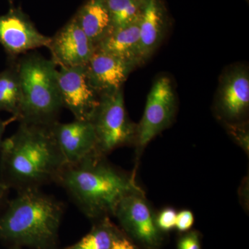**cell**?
Returning a JSON list of instances; mask_svg holds the SVG:
<instances>
[{
  "mask_svg": "<svg viewBox=\"0 0 249 249\" xmlns=\"http://www.w3.org/2000/svg\"><path fill=\"white\" fill-rule=\"evenodd\" d=\"M52 124L19 122L14 134L3 140L0 147L1 184L20 191L38 188L58 179L65 165Z\"/></svg>",
  "mask_w": 249,
  "mask_h": 249,
  "instance_id": "1",
  "label": "cell"
},
{
  "mask_svg": "<svg viewBox=\"0 0 249 249\" xmlns=\"http://www.w3.org/2000/svg\"><path fill=\"white\" fill-rule=\"evenodd\" d=\"M63 209L38 188L20 190L0 215V240L11 248L58 249Z\"/></svg>",
  "mask_w": 249,
  "mask_h": 249,
  "instance_id": "2",
  "label": "cell"
},
{
  "mask_svg": "<svg viewBox=\"0 0 249 249\" xmlns=\"http://www.w3.org/2000/svg\"><path fill=\"white\" fill-rule=\"evenodd\" d=\"M58 180L90 218L114 214L124 196L142 191L132 178L103 162L101 156L65 167Z\"/></svg>",
  "mask_w": 249,
  "mask_h": 249,
  "instance_id": "3",
  "label": "cell"
},
{
  "mask_svg": "<svg viewBox=\"0 0 249 249\" xmlns=\"http://www.w3.org/2000/svg\"><path fill=\"white\" fill-rule=\"evenodd\" d=\"M15 62L22 89V106L18 121L45 124L57 121L63 107L57 65L52 59L37 53L24 54Z\"/></svg>",
  "mask_w": 249,
  "mask_h": 249,
  "instance_id": "4",
  "label": "cell"
},
{
  "mask_svg": "<svg viewBox=\"0 0 249 249\" xmlns=\"http://www.w3.org/2000/svg\"><path fill=\"white\" fill-rule=\"evenodd\" d=\"M91 121L96 132L97 152L101 157L135 142L137 125L127 116L123 89L101 95Z\"/></svg>",
  "mask_w": 249,
  "mask_h": 249,
  "instance_id": "5",
  "label": "cell"
},
{
  "mask_svg": "<svg viewBox=\"0 0 249 249\" xmlns=\"http://www.w3.org/2000/svg\"><path fill=\"white\" fill-rule=\"evenodd\" d=\"M178 107L173 82L168 76L159 77L147 95L142 120L137 125L135 142L140 148L171 124Z\"/></svg>",
  "mask_w": 249,
  "mask_h": 249,
  "instance_id": "6",
  "label": "cell"
},
{
  "mask_svg": "<svg viewBox=\"0 0 249 249\" xmlns=\"http://www.w3.org/2000/svg\"><path fill=\"white\" fill-rule=\"evenodd\" d=\"M214 109L224 123H242L249 109L248 67L235 64L227 67L219 78Z\"/></svg>",
  "mask_w": 249,
  "mask_h": 249,
  "instance_id": "7",
  "label": "cell"
},
{
  "mask_svg": "<svg viewBox=\"0 0 249 249\" xmlns=\"http://www.w3.org/2000/svg\"><path fill=\"white\" fill-rule=\"evenodd\" d=\"M58 83L63 107L76 120L92 121L101 96L89 83L85 66L60 67Z\"/></svg>",
  "mask_w": 249,
  "mask_h": 249,
  "instance_id": "8",
  "label": "cell"
},
{
  "mask_svg": "<svg viewBox=\"0 0 249 249\" xmlns=\"http://www.w3.org/2000/svg\"><path fill=\"white\" fill-rule=\"evenodd\" d=\"M50 40L21 9L12 8L0 16V45L12 60L30 51L48 47Z\"/></svg>",
  "mask_w": 249,
  "mask_h": 249,
  "instance_id": "9",
  "label": "cell"
},
{
  "mask_svg": "<svg viewBox=\"0 0 249 249\" xmlns=\"http://www.w3.org/2000/svg\"><path fill=\"white\" fill-rule=\"evenodd\" d=\"M51 127L65 167L100 156L92 121L75 119L68 124L55 121Z\"/></svg>",
  "mask_w": 249,
  "mask_h": 249,
  "instance_id": "10",
  "label": "cell"
},
{
  "mask_svg": "<svg viewBox=\"0 0 249 249\" xmlns=\"http://www.w3.org/2000/svg\"><path fill=\"white\" fill-rule=\"evenodd\" d=\"M47 48L52 60L60 67L86 66L96 51L74 16L51 37Z\"/></svg>",
  "mask_w": 249,
  "mask_h": 249,
  "instance_id": "11",
  "label": "cell"
},
{
  "mask_svg": "<svg viewBox=\"0 0 249 249\" xmlns=\"http://www.w3.org/2000/svg\"><path fill=\"white\" fill-rule=\"evenodd\" d=\"M114 215L123 227L142 243L149 247L158 244V228L142 191L124 196L118 205Z\"/></svg>",
  "mask_w": 249,
  "mask_h": 249,
  "instance_id": "12",
  "label": "cell"
},
{
  "mask_svg": "<svg viewBox=\"0 0 249 249\" xmlns=\"http://www.w3.org/2000/svg\"><path fill=\"white\" fill-rule=\"evenodd\" d=\"M137 67L133 62L98 50L85 66L89 83L100 96L123 89Z\"/></svg>",
  "mask_w": 249,
  "mask_h": 249,
  "instance_id": "13",
  "label": "cell"
},
{
  "mask_svg": "<svg viewBox=\"0 0 249 249\" xmlns=\"http://www.w3.org/2000/svg\"><path fill=\"white\" fill-rule=\"evenodd\" d=\"M169 24L163 0H147L139 24V65L145 63L159 48Z\"/></svg>",
  "mask_w": 249,
  "mask_h": 249,
  "instance_id": "14",
  "label": "cell"
},
{
  "mask_svg": "<svg viewBox=\"0 0 249 249\" xmlns=\"http://www.w3.org/2000/svg\"><path fill=\"white\" fill-rule=\"evenodd\" d=\"M74 17L95 47L112 31L110 15L104 0H87Z\"/></svg>",
  "mask_w": 249,
  "mask_h": 249,
  "instance_id": "15",
  "label": "cell"
},
{
  "mask_svg": "<svg viewBox=\"0 0 249 249\" xmlns=\"http://www.w3.org/2000/svg\"><path fill=\"white\" fill-rule=\"evenodd\" d=\"M141 19V18H140ZM137 22L114 29L96 47V50L139 65V24Z\"/></svg>",
  "mask_w": 249,
  "mask_h": 249,
  "instance_id": "16",
  "label": "cell"
},
{
  "mask_svg": "<svg viewBox=\"0 0 249 249\" xmlns=\"http://www.w3.org/2000/svg\"><path fill=\"white\" fill-rule=\"evenodd\" d=\"M22 89L15 60L4 71L0 72V111H7L16 118L20 114Z\"/></svg>",
  "mask_w": 249,
  "mask_h": 249,
  "instance_id": "17",
  "label": "cell"
},
{
  "mask_svg": "<svg viewBox=\"0 0 249 249\" xmlns=\"http://www.w3.org/2000/svg\"><path fill=\"white\" fill-rule=\"evenodd\" d=\"M110 15L112 31L137 22L147 0H104Z\"/></svg>",
  "mask_w": 249,
  "mask_h": 249,
  "instance_id": "18",
  "label": "cell"
},
{
  "mask_svg": "<svg viewBox=\"0 0 249 249\" xmlns=\"http://www.w3.org/2000/svg\"><path fill=\"white\" fill-rule=\"evenodd\" d=\"M116 234L110 223L105 219L78 242L65 249H110Z\"/></svg>",
  "mask_w": 249,
  "mask_h": 249,
  "instance_id": "19",
  "label": "cell"
},
{
  "mask_svg": "<svg viewBox=\"0 0 249 249\" xmlns=\"http://www.w3.org/2000/svg\"><path fill=\"white\" fill-rule=\"evenodd\" d=\"M229 132L237 142L245 148L249 146V131L247 125L242 123H224Z\"/></svg>",
  "mask_w": 249,
  "mask_h": 249,
  "instance_id": "20",
  "label": "cell"
},
{
  "mask_svg": "<svg viewBox=\"0 0 249 249\" xmlns=\"http://www.w3.org/2000/svg\"><path fill=\"white\" fill-rule=\"evenodd\" d=\"M177 213L171 208H167L160 211L156 219V224L158 229L164 231H168L175 227Z\"/></svg>",
  "mask_w": 249,
  "mask_h": 249,
  "instance_id": "21",
  "label": "cell"
},
{
  "mask_svg": "<svg viewBox=\"0 0 249 249\" xmlns=\"http://www.w3.org/2000/svg\"><path fill=\"white\" fill-rule=\"evenodd\" d=\"M194 224V215L189 210H183L177 213L175 228L181 232L189 230Z\"/></svg>",
  "mask_w": 249,
  "mask_h": 249,
  "instance_id": "22",
  "label": "cell"
},
{
  "mask_svg": "<svg viewBox=\"0 0 249 249\" xmlns=\"http://www.w3.org/2000/svg\"><path fill=\"white\" fill-rule=\"evenodd\" d=\"M178 249H201L197 234L191 232L181 237L178 243Z\"/></svg>",
  "mask_w": 249,
  "mask_h": 249,
  "instance_id": "23",
  "label": "cell"
},
{
  "mask_svg": "<svg viewBox=\"0 0 249 249\" xmlns=\"http://www.w3.org/2000/svg\"><path fill=\"white\" fill-rule=\"evenodd\" d=\"M110 249H136V248L128 239L118 235L116 232L112 241Z\"/></svg>",
  "mask_w": 249,
  "mask_h": 249,
  "instance_id": "24",
  "label": "cell"
},
{
  "mask_svg": "<svg viewBox=\"0 0 249 249\" xmlns=\"http://www.w3.org/2000/svg\"><path fill=\"white\" fill-rule=\"evenodd\" d=\"M15 121H17V119L14 116L10 118L8 120H0V147H1V142H3L2 137L3 135H4L5 129H6L8 124Z\"/></svg>",
  "mask_w": 249,
  "mask_h": 249,
  "instance_id": "25",
  "label": "cell"
},
{
  "mask_svg": "<svg viewBox=\"0 0 249 249\" xmlns=\"http://www.w3.org/2000/svg\"><path fill=\"white\" fill-rule=\"evenodd\" d=\"M7 189L6 187H5L4 185L0 183V204H1V201L4 199L5 193H6V190Z\"/></svg>",
  "mask_w": 249,
  "mask_h": 249,
  "instance_id": "26",
  "label": "cell"
},
{
  "mask_svg": "<svg viewBox=\"0 0 249 249\" xmlns=\"http://www.w3.org/2000/svg\"><path fill=\"white\" fill-rule=\"evenodd\" d=\"M11 249H25V248H11Z\"/></svg>",
  "mask_w": 249,
  "mask_h": 249,
  "instance_id": "27",
  "label": "cell"
},
{
  "mask_svg": "<svg viewBox=\"0 0 249 249\" xmlns=\"http://www.w3.org/2000/svg\"><path fill=\"white\" fill-rule=\"evenodd\" d=\"M10 2H13L14 1V0H9Z\"/></svg>",
  "mask_w": 249,
  "mask_h": 249,
  "instance_id": "28",
  "label": "cell"
},
{
  "mask_svg": "<svg viewBox=\"0 0 249 249\" xmlns=\"http://www.w3.org/2000/svg\"><path fill=\"white\" fill-rule=\"evenodd\" d=\"M247 1H248V0H247Z\"/></svg>",
  "mask_w": 249,
  "mask_h": 249,
  "instance_id": "29",
  "label": "cell"
}]
</instances>
